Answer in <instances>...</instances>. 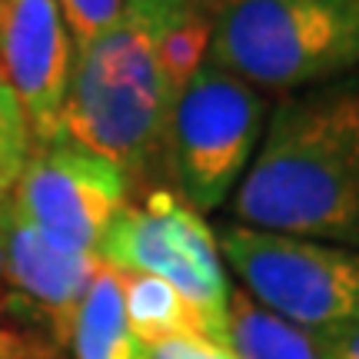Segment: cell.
I'll return each mask as SVG.
<instances>
[{"label":"cell","instance_id":"cell-3","mask_svg":"<svg viewBox=\"0 0 359 359\" xmlns=\"http://www.w3.org/2000/svg\"><path fill=\"white\" fill-rule=\"evenodd\" d=\"M206 60L276 97L356 74L359 0H226Z\"/></svg>","mask_w":359,"mask_h":359},{"label":"cell","instance_id":"cell-8","mask_svg":"<svg viewBox=\"0 0 359 359\" xmlns=\"http://www.w3.org/2000/svg\"><path fill=\"white\" fill-rule=\"evenodd\" d=\"M97 257L67 253L47 243L37 230L11 213L4 200V246H0V313L30 326V336L64 353L93 276Z\"/></svg>","mask_w":359,"mask_h":359},{"label":"cell","instance_id":"cell-13","mask_svg":"<svg viewBox=\"0 0 359 359\" xmlns=\"http://www.w3.org/2000/svg\"><path fill=\"white\" fill-rule=\"evenodd\" d=\"M34 150V130L11 83L0 77V200H7Z\"/></svg>","mask_w":359,"mask_h":359},{"label":"cell","instance_id":"cell-6","mask_svg":"<svg viewBox=\"0 0 359 359\" xmlns=\"http://www.w3.org/2000/svg\"><path fill=\"white\" fill-rule=\"evenodd\" d=\"M223 263L259 306L309 333L359 323V250L226 223L217 230Z\"/></svg>","mask_w":359,"mask_h":359},{"label":"cell","instance_id":"cell-14","mask_svg":"<svg viewBox=\"0 0 359 359\" xmlns=\"http://www.w3.org/2000/svg\"><path fill=\"white\" fill-rule=\"evenodd\" d=\"M120 4L123 0H57L74 50L90 43L97 34H103L107 27L114 24L116 13H120Z\"/></svg>","mask_w":359,"mask_h":359},{"label":"cell","instance_id":"cell-7","mask_svg":"<svg viewBox=\"0 0 359 359\" xmlns=\"http://www.w3.org/2000/svg\"><path fill=\"white\" fill-rule=\"evenodd\" d=\"M130 177L110 156L60 133L34 143L7 206L47 243L97 257L107 226L130 203Z\"/></svg>","mask_w":359,"mask_h":359},{"label":"cell","instance_id":"cell-19","mask_svg":"<svg viewBox=\"0 0 359 359\" xmlns=\"http://www.w3.org/2000/svg\"><path fill=\"white\" fill-rule=\"evenodd\" d=\"M0 246H4V200H0Z\"/></svg>","mask_w":359,"mask_h":359},{"label":"cell","instance_id":"cell-12","mask_svg":"<svg viewBox=\"0 0 359 359\" xmlns=\"http://www.w3.org/2000/svg\"><path fill=\"white\" fill-rule=\"evenodd\" d=\"M120 290L130 326L147 346H160L177 336H203L196 313L170 283L147 273H120Z\"/></svg>","mask_w":359,"mask_h":359},{"label":"cell","instance_id":"cell-11","mask_svg":"<svg viewBox=\"0 0 359 359\" xmlns=\"http://www.w3.org/2000/svg\"><path fill=\"white\" fill-rule=\"evenodd\" d=\"M230 349L240 359H323L320 333L269 313L243 290H233Z\"/></svg>","mask_w":359,"mask_h":359},{"label":"cell","instance_id":"cell-1","mask_svg":"<svg viewBox=\"0 0 359 359\" xmlns=\"http://www.w3.org/2000/svg\"><path fill=\"white\" fill-rule=\"evenodd\" d=\"M230 210L240 226L359 250V70L276 97Z\"/></svg>","mask_w":359,"mask_h":359},{"label":"cell","instance_id":"cell-18","mask_svg":"<svg viewBox=\"0 0 359 359\" xmlns=\"http://www.w3.org/2000/svg\"><path fill=\"white\" fill-rule=\"evenodd\" d=\"M196 4H200V7H203V11L210 13V17H213V11H217V7H223L226 0H196Z\"/></svg>","mask_w":359,"mask_h":359},{"label":"cell","instance_id":"cell-16","mask_svg":"<svg viewBox=\"0 0 359 359\" xmlns=\"http://www.w3.org/2000/svg\"><path fill=\"white\" fill-rule=\"evenodd\" d=\"M0 359H64V353L40 343L37 336L0 326Z\"/></svg>","mask_w":359,"mask_h":359},{"label":"cell","instance_id":"cell-15","mask_svg":"<svg viewBox=\"0 0 359 359\" xmlns=\"http://www.w3.org/2000/svg\"><path fill=\"white\" fill-rule=\"evenodd\" d=\"M150 359H240L230 346H219L206 336H177L150 346Z\"/></svg>","mask_w":359,"mask_h":359},{"label":"cell","instance_id":"cell-5","mask_svg":"<svg viewBox=\"0 0 359 359\" xmlns=\"http://www.w3.org/2000/svg\"><path fill=\"white\" fill-rule=\"evenodd\" d=\"M97 263L170 283L196 313L206 339L230 346L233 286L217 233L173 190L156 187L143 203L123 206L97 246Z\"/></svg>","mask_w":359,"mask_h":359},{"label":"cell","instance_id":"cell-2","mask_svg":"<svg viewBox=\"0 0 359 359\" xmlns=\"http://www.w3.org/2000/svg\"><path fill=\"white\" fill-rule=\"evenodd\" d=\"M196 0H123L116 20L74 50L64 133L130 177L163 180V143L180 87L163 60L170 24Z\"/></svg>","mask_w":359,"mask_h":359},{"label":"cell","instance_id":"cell-10","mask_svg":"<svg viewBox=\"0 0 359 359\" xmlns=\"http://www.w3.org/2000/svg\"><path fill=\"white\" fill-rule=\"evenodd\" d=\"M67 349L74 359H150V346L133 333L127 320L116 269L100 266V273L93 276Z\"/></svg>","mask_w":359,"mask_h":359},{"label":"cell","instance_id":"cell-17","mask_svg":"<svg viewBox=\"0 0 359 359\" xmlns=\"http://www.w3.org/2000/svg\"><path fill=\"white\" fill-rule=\"evenodd\" d=\"M323 359H359V323L336 330V333H320Z\"/></svg>","mask_w":359,"mask_h":359},{"label":"cell","instance_id":"cell-9","mask_svg":"<svg viewBox=\"0 0 359 359\" xmlns=\"http://www.w3.org/2000/svg\"><path fill=\"white\" fill-rule=\"evenodd\" d=\"M74 43L57 0H0V77L24 107L34 143L64 133Z\"/></svg>","mask_w":359,"mask_h":359},{"label":"cell","instance_id":"cell-4","mask_svg":"<svg viewBox=\"0 0 359 359\" xmlns=\"http://www.w3.org/2000/svg\"><path fill=\"white\" fill-rule=\"evenodd\" d=\"M269 97L206 60L180 90L163 143V187L196 213L230 200L259 150Z\"/></svg>","mask_w":359,"mask_h":359}]
</instances>
